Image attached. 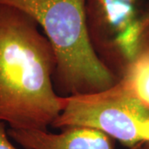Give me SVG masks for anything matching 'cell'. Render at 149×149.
Masks as SVG:
<instances>
[{
    "label": "cell",
    "mask_w": 149,
    "mask_h": 149,
    "mask_svg": "<svg viewBox=\"0 0 149 149\" xmlns=\"http://www.w3.org/2000/svg\"><path fill=\"white\" fill-rule=\"evenodd\" d=\"M61 133L8 129L11 139L25 149H114L112 138L95 128L67 127Z\"/></svg>",
    "instance_id": "5"
},
{
    "label": "cell",
    "mask_w": 149,
    "mask_h": 149,
    "mask_svg": "<svg viewBox=\"0 0 149 149\" xmlns=\"http://www.w3.org/2000/svg\"><path fill=\"white\" fill-rule=\"evenodd\" d=\"M8 131H6L5 123L0 121V149H17L8 139Z\"/></svg>",
    "instance_id": "7"
},
{
    "label": "cell",
    "mask_w": 149,
    "mask_h": 149,
    "mask_svg": "<svg viewBox=\"0 0 149 149\" xmlns=\"http://www.w3.org/2000/svg\"><path fill=\"white\" fill-rule=\"evenodd\" d=\"M148 7L142 8L141 0H85L91 46L103 64L118 79L143 45Z\"/></svg>",
    "instance_id": "4"
},
{
    "label": "cell",
    "mask_w": 149,
    "mask_h": 149,
    "mask_svg": "<svg viewBox=\"0 0 149 149\" xmlns=\"http://www.w3.org/2000/svg\"><path fill=\"white\" fill-rule=\"evenodd\" d=\"M52 126L95 128L130 149L149 143V109L119 79L104 91L62 96V110Z\"/></svg>",
    "instance_id": "3"
},
{
    "label": "cell",
    "mask_w": 149,
    "mask_h": 149,
    "mask_svg": "<svg viewBox=\"0 0 149 149\" xmlns=\"http://www.w3.org/2000/svg\"><path fill=\"white\" fill-rule=\"evenodd\" d=\"M56 63L38 22L0 4V121L13 129L47 131L62 110L53 83Z\"/></svg>",
    "instance_id": "1"
},
{
    "label": "cell",
    "mask_w": 149,
    "mask_h": 149,
    "mask_svg": "<svg viewBox=\"0 0 149 149\" xmlns=\"http://www.w3.org/2000/svg\"><path fill=\"white\" fill-rule=\"evenodd\" d=\"M130 149H149V143H141L135 146L134 148Z\"/></svg>",
    "instance_id": "8"
},
{
    "label": "cell",
    "mask_w": 149,
    "mask_h": 149,
    "mask_svg": "<svg viewBox=\"0 0 149 149\" xmlns=\"http://www.w3.org/2000/svg\"><path fill=\"white\" fill-rule=\"evenodd\" d=\"M140 101L149 109V46L140 50L122 78Z\"/></svg>",
    "instance_id": "6"
},
{
    "label": "cell",
    "mask_w": 149,
    "mask_h": 149,
    "mask_svg": "<svg viewBox=\"0 0 149 149\" xmlns=\"http://www.w3.org/2000/svg\"><path fill=\"white\" fill-rule=\"evenodd\" d=\"M0 4L21 9L42 28L56 56L53 83L61 96L104 91L119 80L91 46L85 0H0Z\"/></svg>",
    "instance_id": "2"
}]
</instances>
